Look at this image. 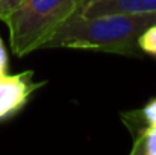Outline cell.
<instances>
[{"label": "cell", "instance_id": "6da1fadb", "mask_svg": "<svg viewBox=\"0 0 156 155\" xmlns=\"http://www.w3.org/2000/svg\"><path fill=\"white\" fill-rule=\"evenodd\" d=\"M156 24V12H115L96 17L76 15L65 23L47 47H67L138 55L140 35Z\"/></svg>", "mask_w": 156, "mask_h": 155}, {"label": "cell", "instance_id": "7a4b0ae2", "mask_svg": "<svg viewBox=\"0 0 156 155\" xmlns=\"http://www.w3.org/2000/svg\"><path fill=\"white\" fill-rule=\"evenodd\" d=\"M88 0H23L5 21L17 56L47 47L58 31L79 15Z\"/></svg>", "mask_w": 156, "mask_h": 155}, {"label": "cell", "instance_id": "3957f363", "mask_svg": "<svg viewBox=\"0 0 156 155\" xmlns=\"http://www.w3.org/2000/svg\"><path fill=\"white\" fill-rule=\"evenodd\" d=\"M115 12H156V0H88L79 15L96 17Z\"/></svg>", "mask_w": 156, "mask_h": 155}, {"label": "cell", "instance_id": "277c9868", "mask_svg": "<svg viewBox=\"0 0 156 155\" xmlns=\"http://www.w3.org/2000/svg\"><path fill=\"white\" fill-rule=\"evenodd\" d=\"M29 94L27 81L21 75L8 76L0 75V119L20 108Z\"/></svg>", "mask_w": 156, "mask_h": 155}, {"label": "cell", "instance_id": "5b68a950", "mask_svg": "<svg viewBox=\"0 0 156 155\" xmlns=\"http://www.w3.org/2000/svg\"><path fill=\"white\" fill-rule=\"evenodd\" d=\"M133 152H141L146 155H156V123H150L143 132L141 138L138 140Z\"/></svg>", "mask_w": 156, "mask_h": 155}, {"label": "cell", "instance_id": "8992f818", "mask_svg": "<svg viewBox=\"0 0 156 155\" xmlns=\"http://www.w3.org/2000/svg\"><path fill=\"white\" fill-rule=\"evenodd\" d=\"M138 46L141 52L156 56V24L149 26L138 38Z\"/></svg>", "mask_w": 156, "mask_h": 155}, {"label": "cell", "instance_id": "52a82bcc", "mask_svg": "<svg viewBox=\"0 0 156 155\" xmlns=\"http://www.w3.org/2000/svg\"><path fill=\"white\" fill-rule=\"evenodd\" d=\"M23 0H0V20L6 21L8 17L21 5Z\"/></svg>", "mask_w": 156, "mask_h": 155}, {"label": "cell", "instance_id": "ba28073f", "mask_svg": "<svg viewBox=\"0 0 156 155\" xmlns=\"http://www.w3.org/2000/svg\"><path fill=\"white\" fill-rule=\"evenodd\" d=\"M143 116H144V119L147 120L149 125H150V123H156V99L150 101V102L144 106Z\"/></svg>", "mask_w": 156, "mask_h": 155}]
</instances>
